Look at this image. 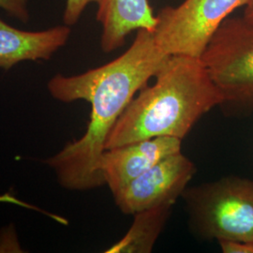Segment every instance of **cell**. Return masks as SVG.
Returning <instances> with one entry per match:
<instances>
[{
	"instance_id": "obj_1",
	"label": "cell",
	"mask_w": 253,
	"mask_h": 253,
	"mask_svg": "<svg viewBox=\"0 0 253 253\" xmlns=\"http://www.w3.org/2000/svg\"><path fill=\"white\" fill-rule=\"evenodd\" d=\"M169 56L158 45L153 31L142 28L126 52L113 61L74 76L57 74L50 80L48 89L55 100H84L91 105L84 134L46 160L63 188L88 190L104 184L100 161L109 134L136 93Z\"/></svg>"
},
{
	"instance_id": "obj_2",
	"label": "cell",
	"mask_w": 253,
	"mask_h": 253,
	"mask_svg": "<svg viewBox=\"0 0 253 253\" xmlns=\"http://www.w3.org/2000/svg\"><path fill=\"white\" fill-rule=\"evenodd\" d=\"M129 102L109 134L105 150L156 138L183 140L223 99L199 57L170 55Z\"/></svg>"
},
{
	"instance_id": "obj_3",
	"label": "cell",
	"mask_w": 253,
	"mask_h": 253,
	"mask_svg": "<svg viewBox=\"0 0 253 253\" xmlns=\"http://www.w3.org/2000/svg\"><path fill=\"white\" fill-rule=\"evenodd\" d=\"M181 197L203 239L253 242V180L230 175L187 187Z\"/></svg>"
},
{
	"instance_id": "obj_4",
	"label": "cell",
	"mask_w": 253,
	"mask_h": 253,
	"mask_svg": "<svg viewBox=\"0 0 253 253\" xmlns=\"http://www.w3.org/2000/svg\"><path fill=\"white\" fill-rule=\"evenodd\" d=\"M201 59L220 92L224 114L253 113V25L227 18L210 40Z\"/></svg>"
},
{
	"instance_id": "obj_5",
	"label": "cell",
	"mask_w": 253,
	"mask_h": 253,
	"mask_svg": "<svg viewBox=\"0 0 253 253\" xmlns=\"http://www.w3.org/2000/svg\"><path fill=\"white\" fill-rule=\"evenodd\" d=\"M248 0H184L156 15L153 30L159 47L168 55L201 58L217 28Z\"/></svg>"
},
{
	"instance_id": "obj_6",
	"label": "cell",
	"mask_w": 253,
	"mask_h": 253,
	"mask_svg": "<svg viewBox=\"0 0 253 253\" xmlns=\"http://www.w3.org/2000/svg\"><path fill=\"white\" fill-rule=\"evenodd\" d=\"M195 164L182 152L172 154L114 194L116 205L126 215L164 205H174L196 172Z\"/></svg>"
},
{
	"instance_id": "obj_7",
	"label": "cell",
	"mask_w": 253,
	"mask_h": 253,
	"mask_svg": "<svg viewBox=\"0 0 253 253\" xmlns=\"http://www.w3.org/2000/svg\"><path fill=\"white\" fill-rule=\"evenodd\" d=\"M182 140L156 137L106 149L100 161L104 184L116 194L164 158L181 151Z\"/></svg>"
},
{
	"instance_id": "obj_8",
	"label": "cell",
	"mask_w": 253,
	"mask_h": 253,
	"mask_svg": "<svg viewBox=\"0 0 253 253\" xmlns=\"http://www.w3.org/2000/svg\"><path fill=\"white\" fill-rule=\"evenodd\" d=\"M70 35L67 25L31 32L11 27L0 19V69L9 71L27 60H48L67 43Z\"/></svg>"
},
{
	"instance_id": "obj_9",
	"label": "cell",
	"mask_w": 253,
	"mask_h": 253,
	"mask_svg": "<svg viewBox=\"0 0 253 253\" xmlns=\"http://www.w3.org/2000/svg\"><path fill=\"white\" fill-rule=\"evenodd\" d=\"M97 20L102 27L100 46L111 53L125 44L126 38L139 29L153 31L157 17L148 0H101Z\"/></svg>"
},
{
	"instance_id": "obj_10",
	"label": "cell",
	"mask_w": 253,
	"mask_h": 253,
	"mask_svg": "<svg viewBox=\"0 0 253 253\" xmlns=\"http://www.w3.org/2000/svg\"><path fill=\"white\" fill-rule=\"evenodd\" d=\"M172 207L164 205L134 214V220L128 232L107 253H151L171 215Z\"/></svg>"
},
{
	"instance_id": "obj_11",
	"label": "cell",
	"mask_w": 253,
	"mask_h": 253,
	"mask_svg": "<svg viewBox=\"0 0 253 253\" xmlns=\"http://www.w3.org/2000/svg\"><path fill=\"white\" fill-rule=\"evenodd\" d=\"M100 2L101 0H67L63 16L65 25L69 27L75 25L88 4L97 3L99 5Z\"/></svg>"
},
{
	"instance_id": "obj_12",
	"label": "cell",
	"mask_w": 253,
	"mask_h": 253,
	"mask_svg": "<svg viewBox=\"0 0 253 253\" xmlns=\"http://www.w3.org/2000/svg\"><path fill=\"white\" fill-rule=\"evenodd\" d=\"M0 8L5 9L9 15L27 23L29 20L27 0H0Z\"/></svg>"
},
{
	"instance_id": "obj_13",
	"label": "cell",
	"mask_w": 253,
	"mask_h": 253,
	"mask_svg": "<svg viewBox=\"0 0 253 253\" xmlns=\"http://www.w3.org/2000/svg\"><path fill=\"white\" fill-rule=\"evenodd\" d=\"M221 252L224 253H253V242L236 240H219Z\"/></svg>"
},
{
	"instance_id": "obj_14",
	"label": "cell",
	"mask_w": 253,
	"mask_h": 253,
	"mask_svg": "<svg viewBox=\"0 0 253 253\" xmlns=\"http://www.w3.org/2000/svg\"><path fill=\"white\" fill-rule=\"evenodd\" d=\"M244 14L243 17L246 22L253 25V0H248L245 5Z\"/></svg>"
}]
</instances>
